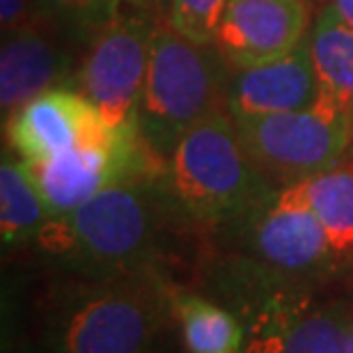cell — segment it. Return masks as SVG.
<instances>
[{
	"label": "cell",
	"mask_w": 353,
	"mask_h": 353,
	"mask_svg": "<svg viewBox=\"0 0 353 353\" xmlns=\"http://www.w3.org/2000/svg\"><path fill=\"white\" fill-rule=\"evenodd\" d=\"M157 170L112 183L81 207L53 216L32 250L51 271L74 278L170 271L190 236L176 223Z\"/></svg>",
	"instance_id": "1"
},
{
	"label": "cell",
	"mask_w": 353,
	"mask_h": 353,
	"mask_svg": "<svg viewBox=\"0 0 353 353\" xmlns=\"http://www.w3.org/2000/svg\"><path fill=\"white\" fill-rule=\"evenodd\" d=\"M200 292L241 321V353H347L353 289L333 294L239 255L209 250Z\"/></svg>",
	"instance_id": "2"
},
{
	"label": "cell",
	"mask_w": 353,
	"mask_h": 353,
	"mask_svg": "<svg viewBox=\"0 0 353 353\" xmlns=\"http://www.w3.org/2000/svg\"><path fill=\"white\" fill-rule=\"evenodd\" d=\"M170 271L60 280L46 294L44 344L51 353H163L176 326Z\"/></svg>",
	"instance_id": "3"
},
{
	"label": "cell",
	"mask_w": 353,
	"mask_h": 353,
	"mask_svg": "<svg viewBox=\"0 0 353 353\" xmlns=\"http://www.w3.org/2000/svg\"><path fill=\"white\" fill-rule=\"evenodd\" d=\"M176 223L193 239H211L278 186L245 152L230 112L204 119L157 170Z\"/></svg>",
	"instance_id": "4"
},
{
	"label": "cell",
	"mask_w": 353,
	"mask_h": 353,
	"mask_svg": "<svg viewBox=\"0 0 353 353\" xmlns=\"http://www.w3.org/2000/svg\"><path fill=\"white\" fill-rule=\"evenodd\" d=\"M232 65L216 44L183 37L161 21L136 105L140 138L159 161L204 119L228 112Z\"/></svg>",
	"instance_id": "5"
},
{
	"label": "cell",
	"mask_w": 353,
	"mask_h": 353,
	"mask_svg": "<svg viewBox=\"0 0 353 353\" xmlns=\"http://www.w3.org/2000/svg\"><path fill=\"white\" fill-rule=\"evenodd\" d=\"M207 243L209 250L250 259L289 280L326 289L342 287L326 230L301 181L275 186Z\"/></svg>",
	"instance_id": "6"
},
{
	"label": "cell",
	"mask_w": 353,
	"mask_h": 353,
	"mask_svg": "<svg viewBox=\"0 0 353 353\" xmlns=\"http://www.w3.org/2000/svg\"><path fill=\"white\" fill-rule=\"evenodd\" d=\"M232 119L245 152L278 186L328 170L353 147V117L323 94L303 110Z\"/></svg>",
	"instance_id": "7"
},
{
	"label": "cell",
	"mask_w": 353,
	"mask_h": 353,
	"mask_svg": "<svg viewBox=\"0 0 353 353\" xmlns=\"http://www.w3.org/2000/svg\"><path fill=\"white\" fill-rule=\"evenodd\" d=\"M163 12L145 0H129L83 48L74 90L90 99L112 129L136 124L152 41Z\"/></svg>",
	"instance_id": "8"
},
{
	"label": "cell",
	"mask_w": 353,
	"mask_h": 353,
	"mask_svg": "<svg viewBox=\"0 0 353 353\" xmlns=\"http://www.w3.org/2000/svg\"><path fill=\"white\" fill-rule=\"evenodd\" d=\"M159 165L161 161L140 138L138 126L131 124L110 138L83 143L44 163L30 165V170L51 216H60L112 183L147 174Z\"/></svg>",
	"instance_id": "9"
},
{
	"label": "cell",
	"mask_w": 353,
	"mask_h": 353,
	"mask_svg": "<svg viewBox=\"0 0 353 353\" xmlns=\"http://www.w3.org/2000/svg\"><path fill=\"white\" fill-rule=\"evenodd\" d=\"M83 46L51 21L32 17L3 32L0 48V108L10 119L26 103L55 88H74Z\"/></svg>",
	"instance_id": "10"
},
{
	"label": "cell",
	"mask_w": 353,
	"mask_h": 353,
	"mask_svg": "<svg viewBox=\"0 0 353 353\" xmlns=\"http://www.w3.org/2000/svg\"><path fill=\"white\" fill-rule=\"evenodd\" d=\"M314 12L312 0H228L214 44L232 69L264 65L305 44Z\"/></svg>",
	"instance_id": "11"
},
{
	"label": "cell",
	"mask_w": 353,
	"mask_h": 353,
	"mask_svg": "<svg viewBox=\"0 0 353 353\" xmlns=\"http://www.w3.org/2000/svg\"><path fill=\"white\" fill-rule=\"evenodd\" d=\"M115 131L119 129H112L97 105L74 88L48 90L5 119L7 143L28 165L44 163L83 143L110 138Z\"/></svg>",
	"instance_id": "12"
},
{
	"label": "cell",
	"mask_w": 353,
	"mask_h": 353,
	"mask_svg": "<svg viewBox=\"0 0 353 353\" xmlns=\"http://www.w3.org/2000/svg\"><path fill=\"white\" fill-rule=\"evenodd\" d=\"M319 99L321 83L307 39L296 51L278 60L232 69L228 83V112L232 117L303 110L319 103Z\"/></svg>",
	"instance_id": "13"
},
{
	"label": "cell",
	"mask_w": 353,
	"mask_h": 353,
	"mask_svg": "<svg viewBox=\"0 0 353 353\" xmlns=\"http://www.w3.org/2000/svg\"><path fill=\"white\" fill-rule=\"evenodd\" d=\"M326 230L344 289H353V147L340 163L301 181Z\"/></svg>",
	"instance_id": "14"
},
{
	"label": "cell",
	"mask_w": 353,
	"mask_h": 353,
	"mask_svg": "<svg viewBox=\"0 0 353 353\" xmlns=\"http://www.w3.org/2000/svg\"><path fill=\"white\" fill-rule=\"evenodd\" d=\"M44 195L30 165L17 154H3L0 163V239L5 250L34 248L41 230L51 221Z\"/></svg>",
	"instance_id": "15"
},
{
	"label": "cell",
	"mask_w": 353,
	"mask_h": 353,
	"mask_svg": "<svg viewBox=\"0 0 353 353\" xmlns=\"http://www.w3.org/2000/svg\"><path fill=\"white\" fill-rule=\"evenodd\" d=\"M307 48L321 83V94L353 117V26L323 3L314 12Z\"/></svg>",
	"instance_id": "16"
},
{
	"label": "cell",
	"mask_w": 353,
	"mask_h": 353,
	"mask_svg": "<svg viewBox=\"0 0 353 353\" xmlns=\"http://www.w3.org/2000/svg\"><path fill=\"white\" fill-rule=\"evenodd\" d=\"M174 316L188 353H241V321L200 289L176 285Z\"/></svg>",
	"instance_id": "17"
},
{
	"label": "cell",
	"mask_w": 353,
	"mask_h": 353,
	"mask_svg": "<svg viewBox=\"0 0 353 353\" xmlns=\"http://www.w3.org/2000/svg\"><path fill=\"white\" fill-rule=\"evenodd\" d=\"M126 3L129 0H32V17L51 21L85 48Z\"/></svg>",
	"instance_id": "18"
},
{
	"label": "cell",
	"mask_w": 353,
	"mask_h": 353,
	"mask_svg": "<svg viewBox=\"0 0 353 353\" xmlns=\"http://www.w3.org/2000/svg\"><path fill=\"white\" fill-rule=\"evenodd\" d=\"M225 5L228 0H168L163 19L183 37L200 44H214Z\"/></svg>",
	"instance_id": "19"
},
{
	"label": "cell",
	"mask_w": 353,
	"mask_h": 353,
	"mask_svg": "<svg viewBox=\"0 0 353 353\" xmlns=\"http://www.w3.org/2000/svg\"><path fill=\"white\" fill-rule=\"evenodd\" d=\"M30 19H32V0H0V23H3V32H10Z\"/></svg>",
	"instance_id": "20"
},
{
	"label": "cell",
	"mask_w": 353,
	"mask_h": 353,
	"mask_svg": "<svg viewBox=\"0 0 353 353\" xmlns=\"http://www.w3.org/2000/svg\"><path fill=\"white\" fill-rule=\"evenodd\" d=\"M323 3L333 7V10L340 14V17L347 21V23L353 26V0H321V5ZM316 7H319V5H316Z\"/></svg>",
	"instance_id": "21"
},
{
	"label": "cell",
	"mask_w": 353,
	"mask_h": 353,
	"mask_svg": "<svg viewBox=\"0 0 353 353\" xmlns=\"http://www.w3.org/2000/svg\"><path fill=\"white\" fill-rule=\"evenodd\" d=\"M19 353H51L46 347H34V344H28V347L23 351H19Z\"/></svg>",
	"instance_id": "22"
},
{
	"label": "cell",
	"mask_w": 353,
	"mask_h": 353,
	"mask_svg": "<svg viewBox=\"0 0 353 353\" xmlns=\"http://www.w3.org/2000/svg\"><path fill=\"white\" fill-rule=\"evenodd\" d=\"M145 3H150V5H154V7H157V10H161V12H163V7H165V3H168V0H145Z\"/></svg>",
	"instance_id": "23"
},
{
	"label": "cell",
	"mask_w": 353,
	"mask_h": 353,
	"mask_svg": "<svg viewBox=\"0 0 353 353\" xmlns=\"http://www.w3.org/2000/svg\"><path fill=\"white\" fill-rule=\"evenodd\" d=\"M347 353H353V319H351V328H349V344H347Z\"/></svg>",
	"instance_id": "24"
},
{
	"label": "cell",
	"mask_w": 353,
	"mask_h": 353,
	"mask_svg": "<svg viewBox=\"0 0 353 353\" xmlns=\"http://www.w3.org/2000/svg\"><path fill=\"white\" fill-rule=\"evenodd\" d=\"M312 3H314V5H316V3H319V0H312Z\"/></svg>",
	"instance_id": "25"
}]
</instances>
